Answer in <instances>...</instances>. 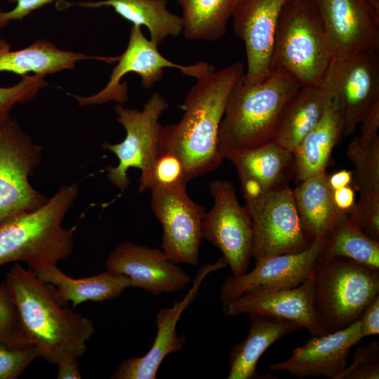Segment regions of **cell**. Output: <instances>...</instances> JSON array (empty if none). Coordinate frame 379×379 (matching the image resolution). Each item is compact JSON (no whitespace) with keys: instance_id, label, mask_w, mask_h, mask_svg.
<instances>
[{"instance_id":"1","label":"cell","mask_w":379,"mask_h":379,"mask_svg":"<svg viewBox=\"0 0 379 379\" xmlns=\"http://www.w3.org/2000/svg\"><path fill=\"white\" fill-rule=\"evenodd\" d=\"M244 72V64L237 61L219 70L200 73L185 95L180 120L162 126L158 152L179 158L187 183L222 164L218 148L219 128L229 96Z\"/></svg>"},{"instance_id":"14","label":"cell","mask_w":379,"mask_h":379,"mask_svg":"<svg viewBox=\"0 0 379 379\" xmlns=\"http://www.w3.org/2000/svg\"><path fill=\"white\" fill-rule=\"evenodd\" d=\"M289 1L238 0L232 19L234 32L245 46V82H261L272 72L277 25L282 10Z\"/></svg>"},{"instance_id":"28","label":"cell","mask_w":379,"mask_h":379,"mask_svg":"<svg viewBox=\"0 0 379 379\" xmlns=\"http://www.w3.org/2000/svg\"><path fill=\"white\" fill-rule=\"evenodd\" d=\"M326 173L310 177L293 190L302 227L312 241L324 240L343 213L335 206Z\"/></svg>"},{"instance_id":"8","label":"cell","mask_w":379,"mask_h":379,"mask_svg":"<svg viewBox=\"0 0 379 379\" xmlns=\"http://www.w3.org/2000/svg\"><path fill=\"white\" fill-rule=\"evenodd\" d=\"M42 147L8 117L0 122V223L33 211L49 198L29 181L42 160Z\"/></svg>"},{"instance_id":"30","label":"cell","mask_w":379,"mask_h":379,"mask_svg":"<svg viewBox=\"0 0 379 379\" xmlns=\"http://www.w3.org/2000/svg\"><path fill=\"white\" fill-rule=\"evenodd\" d=\"M321 252L324 257H343L379 270V242L367 237L343 212L330 228Z\"/></svg>"},{"instance_id":"41","label":"cell","mask_w":379,"mask_h":379,"mask_svg":"<svg viewBox=\"0 0 379 379\" xmlns=\"http://www.w3.org/2000/svg\"><path fill=\"white\" fill-rule=\"evenodd\" d=\"M333 199L338 209L347 213L355 204L354 190L351 185H347L333 190Z\"/></svg>"},{"instance_id":"16","label":"cell","mask_w":379,"mask_h":379,"mask_svg":"<svg viewBox=\"0 0 379 379\" xmlns=\"http://www.w3.org/2000/svg\"><path fill=\"white\" fill-rule=\"evenodd\" d=\"M324 244V239L317 240L301 252L274 255L256 263L253 270L242 275L229 276L220 288V299L226 302L249 291H272L300 286L309 277Z\"/></svg>"},{"instance_id":"9","label":"cell","mask_w":379,"mask_h":379,"mask_svg":"<svg viewBox=\"0 0 379 379\" xmlns=\"http://www.w3.org/2000/svg\"><path fill=\"white\" fill-rule=\"evenodd\" d=\"M320 86L339 112L344 138L352 135L367 112L379 102L378 51L364 50L333 56Z\"/></svg>"},{"instance_id":"39","label":"cell","mask_w":379,"mask_h":379,"mask_svg":"<svg viewBox=\"0 0 379 379\" xmlns=\"http://www.w3.org/2000/svg\"><path fill=\"white\" fill-rule=\"evenodd\" d=\"M362 338L379 333V293L366 305L359 318Z\"/></svg>"},{"instance_id":"7","label":"cell","mask_w":379,"mask_h":379,"mask_svg":"<svg viewBox=\"0 0 379 379\" xmlns=\"http://www.w3.org/2000/svg\"><path fill=\"white\" fill-rule=\"evenodd\" d=\"M168 107L167 100L158 93L151 95L141 110L118 103L115 105L117 121L124 126L126 137L119 143L103 142L102 147L118 159V164L107 167L105 171L108 180L121 192L129 187L128 171L131 168L141 171L138 187L140 192L152 187V171L162 127L159 119Z\"/></svg>"},{"instance_id":"6","label":"cell","mask_w":379,"mask_h":379,"mask_svg":"<svg viewBox=\"0 0 379 379\" xmlns=\"http://www.w3.org/2000/svg\"><path fill=\"white\" fill-rule=\"evenodd\" d=\"M333 55L312 0H290L279 19L272 72L289 74L300 87L320 86Z\"/></svg>"},{"instance_id":"36","label":"cell","mask_w":379,"mask_h":379,"mask_svg":"<svg viewBox=\"0 0 379 379\" xmlns=\"http://www.w3.org/2000/svg\"><path fill=\"white\" fill-rule=\"evenodd\" d=\"M347 214L367 237L379 242V194H360Z\"/></svg>"},{"instance_id":"29","label":"cell","mask_w":379,"mask_h":379,"mask_svg":"<svg viewBox=\"0 0 379 379\" xmlns=\"http://www.w3.org/2000/svg\"><path fill=\"white\" fill-rule=\"evenodd\" d=\"M182 10V33L192 41L223 37L238 0H177Z\"/></svg>"},{"instance_id":"25","label":"cell","mask_w":379,"mask_h":379,"mask_svg":"<svg viewBox=\"0 0 379 379\" xmlns=\"http://www.w3.org/2000/svg\"><path fill=\"white\" fill-rule=\"evenodd\" d=\"M344 138V126L337 107L329 101L319 123L293 152L296 182L326 173L334 147Z\"/></svg>"},{"instance_id":"4","label":"cell","mask_w":379,"mask_h":379,"mask_svg":"<svg viewBox=\"0 0 379 379\" xmlns=\"http://www.w3.org/2000/svg\"><path fill=\"white\" fill-rule=\"evenodd\" d=\"M78 194L77 184L63 185L37 209L0 223V266L25 261L31 270L69 258L77 227L62 221Z\"/></svg>"},{"instance_id":"11","label":"cell","mask_w":379,"mask_h":379,"mask_svg":"<svg viewBox=\"0 0 379 379\" xmlns=\"http://www.w3.org/2000/svg\"><path fill=\"white\" fill-rule=\"evenodd\" d=\"M209 187L213 205L203 219V239L222 252L233 276L242 275L248 272L253 258L251 217L239 204L232 182L215 180Z\"/></svg>"},{"instance_id":"40","label":"cell","mask_w":379,"mask_h":379,"mask_svg":"<svg viewBox=\"0 0 379 379\" xmlns=\"http://www.w3.org/2000/svg\"><path fill=\"white\" fill-rule=\"evenodd\" d=\"M360 124V135L357 137L360 143L369 145L379 138V102L367 112Z\"/></svg>"},{"instance_id":"24","label":"cell","mask_w":379,"mask_h":379,"mask_svg":"<svg viewBox=\"0 0 379 379\" xmlns=\"http://www.w3.org/2000/svg\"><path fill=\"white\" fill-rule=\"evenodd\" d=\"M92 59L106 62L107 57L61 50L45 39L37 40L25 48L12 51L8 42L0 39V72L22 76L34 73L45 77L72 69L79 61Z\"/></svg>"},{"instance_id":"32","label":"cell","mask_w":379,"mask_h":379,"mask_svg":"<svg viewBox=\"0 0 379 379\" xmlns=\"http://www.w3.org/2000/svg\"><path fill=\"white\" fill-rule=\"evenodd\" d=\"M0 341L19 347L32 345L25 335L12 295L5 281L0 285Z\"/></svg>"},{"instance_id":"42","label":"cell","mask_w":379,"mask_h":379,"mask_svg":"<svg viewBox=\"0 0 379 379\" xmlns=\"http://www.w3.org/2000/svg\"><path fill=\"white\" fill-rule=\"evenodd\" d=\"M79 358L68 357L62 359L58 364V379H81Z\"/></svg>"},{"instance_id":"13","label":"cell","mask_w":379,"mask_h":379,"mask_svg":"<svg viewBox=\"0 0 379 379\" xmlns=\"http://www.w3.org/2000/svg\"><path fill=\"white\" fill-rule=\"evenodd\" d=\"M149 190L151 208L163 228L162 251L175 264L197 265L205 208L189 197L186 188L154 185Z\"/></svg>"},{"instance_id":"34","label":"cell","mask_w":379,"mask_h":379,"mask_svg":"<svg viewBox=\"0 0 379 379\" xmlns=\"http://www.w3.org/2000/svg\"><path fill=\"white\" fill-rule=\"evenodd\" d=\"M379 342L359 347L353 354L352 362L336 376L335 379H378Z\"/></svg>"},{"instance_id":"20","label":"cell","mask_w":379,"mask_h":379,"mask_svg":"<svg viewBox=\"0 0 379 379\" xmlns=\"http://www.w3.org/2000/svg\"><path fill=\"white\" fill-rule=\"evenodd\" d=\"M222 302L223 311L228 316L262 314L293 321L312 336L324 334L314 307L309 277L294 288L249 291Z\"/></svg>"},{"instance_id":"23","label":"cell","mask_w":379,"mask_h":379,"mask_svg":"<svg viewBox=\"0 0 379 379\" xmlns=\"http://www.w3.org/2000/svg\"><path fill=\"white\" fill-rule=\"evenodd\" d=\"M235 167L240 183L251 182L260 186L263 192L289 185L294 178L293 152L272 141L260 146L227 153Z\"/></svg>"},{"instance_id":"38","label":"cell","mask_w":379,"mask_h":379,"mask_svg":"<svg viewBox=\"0 0 379 379\" xmlns=\"http://www.w3.org/2000/svg\"><path fill=\"white\" fill-rule=\"evenodd\" d=\"M15 3V7L8 11H0V29L8 26L11 22L22 20L32 12L37 11L54 0H6Z\"/></svg>"},{"instance_id":"12","label":"cell","mask_w":379,"mask_h":379,"mask_svg":"<svg viewBox=\"0 0 379 379\" xmlns=\"http://www.w3.org/2000/svg\"><path fill=\"white\" fill-rule=\"evenodd\" d=\"M114 62L118 63L112 69L109 81L100 91L88 97L71 94L79 105H102L109 101L124 104L128 100V86L126 82L121 81L130 72L140 76L142 86L150 89L161 80L166 67L178 69L182 74L194 78L214 68L212 65L204 62L191 65L171 62L161 54L156 44L144 36L141 27L136 25L131 27L126 50L121 55L114 57Z\"/></svg>"},{"instance_id":"2","label":"cell","mask_w":379,"mask_h":379,"mask_svg":"<svg viewBox=\"0 0 379 379\" xmlns=\"http://www.w3.org/2000/svg\"><path fill=\"white\" fill-rule=\"evenodd\" d=\"M5 283L25 335L41 357L57 365L64 358L84 354L95 333L92 320L69 308L52 285L18 262L6 273Z\"/></svg>"},{"instance_id":"37","label":"cell","mask_w":379,"mask_h":379,"mask_svg":"<svg viewBox=\"0 0 379 379\" xmlns=\"http://www.w3.org/2000/svg\"><path fill=\"white\" fill-rule=\"evenodd\" d=\"M152 186L186 188L182 163L172 153L158 152L152 167Z\"/></svg>"},{"instance_id":"43","label":"cell","mask_w":379,"mask_h":379,"mask_svg":"<svg viewBox=\"0 0 379 379\" xmlns=\"http://www.w3.org/2000/svg\"><path fill=\"white\" fill-rule=\"evenodd\" d=\"M352 172L348 170H340L328 176V182L331 190H335L350 185Z\"/></svg>"},{"instance_id":"15","label":"cell","mask_w":379,"mask_h":379,"mask_svg":"<svg viewBox=\"0 0 379 379\" xmlns=\"http://www.w3.org/2000/svg\"><path fill=\"white\" fill-rule=\"evenodd\" d=\"M222 256L214 263H207L196 274L192 287L184 298L171 307L160 309L156 314L157 328L155 339L149 350L143 356L123 361L112 375V379H156L160 365L169 354L183 347L186 337L178 334L176 326L184 312L199 295L200 288L211 273L226 267Z\"/></svg>"},{"instance_id":"17","label":"cell","mask_w":379,"mask_h":379,"mask_svg":"<svg viewBox=\"0 0 379 379\" xmlns=\"http://www.w3.org/2000/svg\"><path fill=\"white\" fill-rule=\"evenodd\" d=\"M105 267L111 272L130 277L139 288L154 295L182 291L192 281L189 274L162 250L128 241L110 253Z\"/></svg>"},{"instance_id":"31","label":"cell","mask_w":379,"mask_h":379,"mask_svg":"<svg viewBox=\"0 0 379 379\" xmlns=\"http://www.w3.org/2000/svg\"><path fill=\"white\" fill-rule=\"evenodd\" d=\"M347 154L355 168L350 183L353 189L360 194H379V138L364 145L355 138Z\"/></svg>"},{"instance_id":"35","label":"cell","mask_w":379,"mask_h":379,"mask_svg":"<svg viewBox=\"0 0 379 379\" xmlns=\"http://www.w3.org/2000/svg\"><path fill=\"white\" fill-rule=\"evenodd\" d=\"M40 352L34 345L15 346L0 341V379H16L36 358Z\"/></svg>"},{"instance_id":"27","label":"cell","mask_w":379,"mask_h":379,"mask_svg":"<svg viewBox=\"0 0 379 379\" xmlns=\"http://www.w3.org/2000/svg\"><path fill=\"white\" fill-rule=\"evenodd\" d=\"M77 5L86 8H112L133 25L146 27L149 39L157 46L167 37H178L182 32L181 16L168 10L167 0H103L80 1Z\"/></svg>"},{"instance_id":"3","label":"cell","mask_w":379,"mask_h":379,"mask_svg":"<svg viewBox=\"0 0 379 379\" xmlns=\"http://www.w3.org/2000/svg\"><path fill=\"white\" fill-rule=\"evenodd\" d=\"M300 88L281 72H272L256 84L246 83L242 77L229 96L219 128L220 157L272 141L286 105Z\"/></svg>"},{"instance_id":"5","label":"cell","mask_w":379,"mask_h":379,"mask_svg":"<svg viewBox=\"0 0 379 379\" xmlns=\"http://www.w3.org/2000/svg\"><path fill=\"white\" fill-rule=\"evenodd\" d=\"M324 334L347 327L379 293V270L343 257L319 255L309 276Z\"/></svg>"},{"instance_id":"33","label":"cell","mask_w":379,"mask_h":379,"mask_svg":"<svg viewBox=\"0 0 379 379\" xmlns=\"http://www.w3.org/2000/svg\"><path fill=\"white\" fill-rule=\"evenodd\" d=\"M48 85L44 76L27 74L22 76L15 85L0 86V122L9 117V113L16 104L32 100L41 88Z\"/></svg>"},{"instance_id":"19","label":"cell","mask_w":379,"mask_h":379,"mask_svg":"<svg viewBox=\"0 0 379 379\" xmlns=\"http://www.w3.org/2000/svg\"><path fill=\"white\" fill-rule=\"evenodd\" d=\"M333 56L379 50V25L365 0H312Z\"/></svg>"},{"instance_id":"22","label":"cell","mask_w":379,"mask_h":379,"mask_svg":"<svg viewBox=\"0 0 379 379\" xmlns=\"http://www.w3.org/2000/svg\"><path fill=\"white\" fill-rule=\"evenodd\" d=\"M247 336L233 347L229 357L227 379L276 378L274 375H260L257 366L260 357L285 335L300 329L297 324L276 317L250 314Z\"/></svg>"},{"instance_id":"10","label":"cell","mask_w":379,"mask_h":379,"mask_svg":"<svg viewBox=\"0 0 379 379\" xmlns=\"http://www.w3.org/2000/svg\"><path fill=\"white\" fill-rule=\"evenodd\" d=\"M253 225L255 264L272 256L301 252L313 241L305 232L289 185L245 200Z\"/></svg>"},{"instance_id":"44","label":"cell","mask_w":379,"mask_h":379,"mask_svg":"<svg viewBox=\"0 0 379 379\" xmlns=\"http://www.w3.org/2000/svg\"><path fill=\"white\" fill-rule=\"evenodd\" d=\"M374 22L379 25V0H365Z\"/></svg>"},{"instance_id":"18","label":"cell","mask_w":379,"mask_h":379,"mask_svg":"<svg viewBox=\"0 0 379 379\" xmlns=\"http://www.w3.org/2000/svg\"><path fill=\"white\" fill-rule=\"evenodd\" d=\"M363 338L359 320L343 329L312 336L295 347L288 358L272 364L270 371H286L294 377L335 379L347 366L350 350Z\"/></svg>"},{"instance_id":"26","label":"cell","mask_w":379,"mask_h":379,"mask_svg":"<svg viewBox=\"0 0 379 379\" xmlns=\"http://www.w3.org/2000/svg\"><path fill=\"white\" fill-rule=\"evenodd\" d=\"M329 101L321 86L300 87L286 105L272 141L293 152L321 119Z\"/></svg>"},{"instance_id":"21","label":"cell","mask_w":379,"mask_h":379,"mask_svg":"<svg viewBox=\"0 0 379 379\" xmlns=\"http://www.w3.org/2000/svg\"><path fill=\"white\" fill-rule=\"evenodd\" d=\"M39 279L53 286L58 298L72 307L86 302H100L119 297L127 288H138L130 277L105 270L88 277L74 279L63 273L57 265H45L29 270Z\"/></svg>"}]
</instances>
